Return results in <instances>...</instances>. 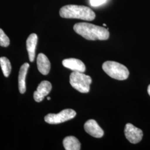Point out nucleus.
I'll return each mask as SVG.
<instances>
[{
  "mask_svg": "<svg viewBox=\"0 0 150 150\" xmlns=\"http://www.w3.org/2000/svg\"><path fill=\"white\" fill-rule=\"evenodd\" d=\"M74 30L77 34L88 40H106L110 36V33L105 28L86 22L75 24Z\"/></svg>",
  "mask_w": 150,
  "mask_h": 150,
  "instance_id": "nucleus-1",
  "label": "nucleus"
},
{
  "mask_svg": "<svg viewBox=\"0 0 150 150\" xmlns=\"http://www.w3.org/2000/svg\"><path fill=\"white\" fill-rule=\"evenodd\" d=\"M59 15L64 18H76L86 21H92L96 17L95 12L90 8L75 5L62 7L59 10Z\"/></svg>",
  "mask_w": 150,
  "mask_h": 150,
  "instance_id": "nucleus-2",
  "label": "nucleus"
},
{
  "mask_svg": "<svg viewBox=\"0 0 150 150\" xmlns=\"http://www.w3.org/2000/svg\"><path fill=\"white\" fill-rule=\"evenodd\" d=\"M103 70L111 78L117 80H126L129 71L126 66L115 61H106L102 65Z\"/></svg>",
  "mask_w": 150,
  "mask_h": 150,
  "instance_id": "nucleus-3",
  "label": "nucleus"
},
{
  "mask_svg": "<svg viewBox=\"0 0 150 150\" xmlns=\"http://www.w3.org/2000/svg\"><path fill=\"white\" fill-rule=\"evenodd\" d=\"M71 85L81 93H88L90 89L92 82L91 77L83 72L74 71L70 77Z\"/></svg>",
  "mask_w": 150,
  "mask_h": 150,
  "instance_id": "nucleus-4",
  "label": "nucleus"
},
{
  "mask_svg": "<svg viewBox=\"0 0 150 150\" xmlns=\"http://www.w3.org/2000/svg\"><path fill=\"white\" fill-rule=\"evenodd\" d=\"M76 112L72 109H65L57 114L49 113L45 117V121L50 124H59L74 118Z\"/></svg>",
  "mask_w": 150,
  "mask_h": 150,
  "instance_id": "nucleus-5",
  "label": "nucleus"
},
{
  "mask_svg": "<svg viewBox=\"0 0 150 150\" xmlns=\"http://www.w3.org/2000/svg\"><path fill=\"white\" fill-rule=\"evenodd\" d=\"M125 134L126 139L132 144L139 142L143 137V132L131 123H127L125 128Z\"/></svg>",
  "mask_w": 150,
  "mask_h": 150,
  "instance_id": "nucleus-6",
  "label": "nucleus"
},
{
  "mask_svg": "<svg viewBox=\"0 0 150 150\" xmlns=\"http://www.w3.org/2000/svg\"><path fill=\"white\" fill-rule=\"evenodd\" d=\"M52 89L51 83L47 81H42L38 86L37 90L34 92V100L38 102H41Z\"/></svg>",
  "mask_w": 150,
  "mask_h": 150,
  "instance_id": "nucleus-7",
  "label": "nucleus"
},
{
  "mask_svg": "<svg viewBox=\"0 0 150 150\" xmlns=\"http://www.w3.org/2000/svg\"><path fill=\"white\" fill-rule=\"evenodd\" d=\"M86 132L96 138H101L103 136L104 132L94 120H88L84 125Z\"/></svg>",
  "mask_w": 150,
  "mask_h": 150,
  "instance_id": "nucleus-8",
  "label": "nucleus"
},
{
  "mask_svg": "<svg viewBox=\"0 0 150 150\" xmlns=\"http://www.w3.org/2000/svg\"><path fill=\"white\" fill-rule=\"evenodd\" d=\"M62 64L66 68L75 72H84L86 71L85 65L80 59L74 58L64 59L62 61Z\"/></svg>",
  "mask_w": 150,
  "mask_h": 150,
  "instance_id": "nucleus-9",
  "label": "nucleus"
},
{
  "mask_svg": "<svg viewBox=\"0 0 150 150\" xmlns=\"http://www.w3.org/2000/svg\"><path fill=\"white\" fill-rule=\"evenodd\" d=\"M38 36L35 33L31 34L26 41V47L30 62H33L35 57V51L38 43Z\"/></svg>",
  "mask_w": 150,
  "mask_h": 150,
  "instance_id": "nucleus-10",
  "label": "nucleus"
},
{
  "mask_svg": "<svg viewBox=\"0 0 150 150\" xmlns=\"http://www.w3.org/2000/svg\"><path fill=\"white\" fill-rule=\"evenodd\" d=\"M38 70L42 75L48 74L51 68V64L47 57L43 54H40L37 58Z\"/></svg>",
  "mask_w": 150,
  "mask_h": 150,
  "instance_id": "nucleus-11",
  "label": "nucleus"
},
{
  "mask_svg": "<svg viewBox=\"0 0 150 150\" xmlns=\"http://www.w3.org/2000/svg\"><path fill=\"white\" fill-rule=\"evenodd\" d=\"M30 65L28 63H25L22 65L18 75V88L20 92L23 94L26 90V77L27 75V71Z\"/></svg>",
  "mask_w": 150,
  "mask_h": 150,
  "instance_id": "nucleus-12",
  "label": "nucleus"
},
{
  "mask_svg": "<svg viewBox=\"0 0 150 150\" xmlns=\"http://www.w3.org/2000/svg\"><path fill=\"white\" fill-rule=\"evenodd\" d=\"M63 145L65 150H80L81 149L80 142L74 136L65 137L63 141Z\"/></svg>",
  "mask_w": 150,
  "mask_h": 150,
  "instance_id": "nucleus-13",
  "label": "nucleus"
},
{
  "mask_svg": "<svg viewBox=\"0 0 150 150\" xmlns=\"http://www.w3.org/2000/svg\"><path fill=\"white\" fill-rule=\"evenodd\" d=\"M0 65L4 76L7 77L9 76L11 71V63L9 59L5 57L0 58Z\"/></svg>",
  "mask_w": 150,
  "mask_h": 150,
  "instance_id": "nucleus-14",
  "label": "nucleus"
},
{
  "mask_svg": "<svg viewBox=\"0 0 150 150\" xmlns=\"http://www.w3.org/2000/svg\"><path fill=\"white\" fill-rule=\"evenodd\" d=\"M10 45V39L4 31L0 28V46L2 47H7Z\"/></svg>",
  "mask_w": 150,
  "mask_h": 150,
  "instance_id": "nucleus-15",
  "label": "nucleus"
},
{
  "mask_svg": "<svg viewBox=\"0 0 150 150\" xmlns=\"http://www.w3.org/2000/svg\"><path fill=\"white\" fill-rule=\"evenodd\" d=\"M106 0H90V4L92 6H98L105 3Z\"/></svg>",
  "mask_w": 150,
  "mask_h": 150,
  "instance_id": "nucleus-16",
  "label": "nucleus"
},
{
  "mask_svg": "<svg viewBox=\"0 0 150 150\" xmlns=\"http://www.w3.org/2000/svg\"><path fill=\"white\" fill-rule=\"evenodd\" d=\"M147 92H148V93L149 95L150 96V85L148 87V89H147Z\"/></svg>",
  "mask_w": 150,
  "mask_h": 150,
  "instance_id": "nucleus-17",
  "label": "nucleus"
},
{
  "mask_svg": "<svg viewBox=\"0 0 150 150\" xmlns=\"http://www.w3.org/2000/svg\"><path fill=\"white\" fill-rule=\"evenodd\" d=\"M47 100H51V98H50V97H47Z\"/></svg>",
  "mask_w": 150,
  "mask_h": 150,
  "instance_id": "nucleus-18",
  "label": "nucleus"
},
{
  "mask_svg": "<svg viewBox=\"0 0 150 150\" xmlns=\"http://www.w3.org/2000/svg\"><path fill=\"white\" fill-rule=\"evenodd\" d=\"M103 26H106V24H103Z\"/></svg>",
  "mask_w": 150,
  "mask_h": 150,
  "instance_id": "nucleus-19",
  "label": "nucleus"
}]
</instances>
